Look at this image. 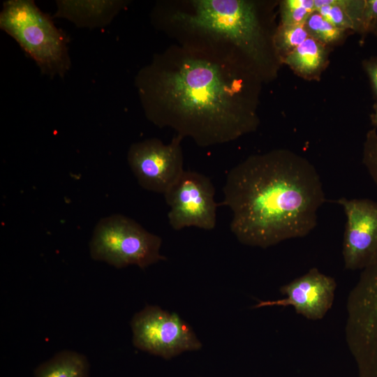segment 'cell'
<instances>
[{"mask_svg":"<svg viewBox=\"0 0 377 377\" xmlns=\"http://www.w3.org/2000/svg\"><path fill=\"white\" fill-rule=\"evenodd\" d=\"M223 191L231 232L242 244L261 248L307 235L325 201L315 167L285 149L248 157L229 171Z\"/></svg>","mask_w":377,"mask_h":377,"instance_id":"7a4b0ae2","label":"cell"},{"mask_svg":"<svg viewBox=\"0 0 377 377\" xmlns=\"http://www.w3.org/2000/svg\"><path fill=\"white\" fill-rule=\"evenodd\" d=\"M304 27L309 36L321 43L337 41L343 34V30L334 27L316 11L309 15Z\"/></svg>","mask_w":377,"mask_h":377,"instance_id":"9a60e30c","label":"cell"},{"mask_svg":"<svg viewBox=\"0 0 377 377\" xmlns=\"http://www.w3.org/2000/svg\"><path fill=\"white\" fill-rule=\"evenodd\" d=\"M346 339L358 377H377V258L349 295Z\"/></svg>","mask_w":377,"mask_h":377,"instance_id":"8992f818","label":"cell"},{"mask_svg":"<svg viewBox=\"0 0 377 377\" xmlns=\"http://www.w3.org/2000/svg\"><path fill=\"white\" fill-rule=\"evenodd\" d=\"M315 12L314 0H286L281 4L282 25L304 24Z\"/></svg>","mask_w":377,"mask_h":377,"instance_id":"2e32d148","label":"cell"},{"mask_svg":"<svg viewBox=\"0 0 377 377\" xmlns=\"http://www.w3.org/2000/svg\"><path fill=\"white\" fill-rule=\"evenodd\" d=\"M0 28L32 59L43 75L64 77L71 68L68 38L32 0H8Z\"/></svg>","mask_w":377,"mask_h":377,"instance_id":"277c9868","label":"cell"},{"mask_svg":"<svg viewBox=\"0 0 377 377\" xmlns=\"http://www.w3.org/2000/svg\"><path fill=\"white\" fill-rule=\"evenodd\" d=\"M309 37L304 24L282 25L274 38L279 50L289 53Z\"/></svg>","mask_w":377,"mask_h":377,"instance_id":"e0dca14e","label":"cell"},{"mask_svg":"<svg viewBox=\"0 0 377 377\" xmlns=\"http://www.w3.org/2000/svg\"><path fill=\"white\" fill-rule=\"evenodd\" d=\"M182 139L177 135L166 145L151 138L131 145L128 163L143 188L164 194L178 180L184 171Z\"/></svg>","mask_w":377,"mask_h":377,"instance_id":"9c48e42d","label":"cell"},{"mask_svg":"<svg viewBox=\"0 0 377 377\" xmlns=\"http://www.w3.org/2000/svg\"><path fill=\"white\" fill-rule=\"evenodd\" d=\"M127 3L119 0H57L54 17L68 20L80 28H101L109 24Z\"/></svg>","mask_w":377,"mask_h":377,"instance_id":"7c38bea8","label":"cell"},{"mask_svg":"<svg viewBox=\"0 0 377 377\" xmlns=\"http://www.w3.org/2000/svg\"><path fill=\"white\" fill-rule=\"evenodd\" d=\"M364 66L371 80L374 91L377 96V59L365 61Z\"/></svg>","mask_w":377,"mask_h":377,"instance_id":"d6986e66","label":"cell"},{"mask_svg":"<svg viewBox=\"0 0 377 377\" xmlns=\"http://www.w3.org/2000/svg\"><path fill=\"white\" fill-rule=\"evenodd\" d=\"M337 284L334 278L311 268L280 288L286 297L277 300L260 302L255 308L292 306L306 318L322 319L332 306Z\"/></svg>","mask_w":377,"mask_h":377,"instance_id":"8fae6325","label":"cell"},{"mask_svg":"<svg viewBox=\"0 0 377 377\" xmlns=\"http://www.w3.org/2000/svg\"><path fill=\"white\" fill-rule=\"evenodd\" d=\"M215 189L209 177L184 170L178 180L165 193L170 207L168 218L172 228L186 227L212 230L216 223L217 204Z\"/></svg>","mask_w":377,"mask_h":377,"instance_id":"ba28073f","label":"cell"},{"mask_svg":"<svg viewBox=\"0 0 377 377\" xmlns=\"http://www.w3.org/2000/svg\"><path fill=\"white\" fill-rule=\"evenodd\" d=\"M336 202L343 207L346 217L343 242L345 268L362 270L377 258V201L341 198Z\"/></svg>","mask_w":377,"mask_h":377,"instance_id":"30bf717a","label":"cell"},{"mask_svg":"<svg viewBox=\"0 0 377 377\" xmlns=\"http://www.w3.org/2000/svg\"><path fill=\"white\" fill-rule=\"evenodd\" d=\"M371 124L374 127L377 126V105H376L375 111L371 116Z\"/></svg>","mask_w":377,"mask_h":377,"instance_id":"ffe728a7","label":"cell"},{"mask_svg":"<svg viewBox=\"0 0 377 377\" xmlns=\"http://www.w3.org/2000/svg\"><path fill=\"white\" fill-rule=\"evenodd\" d=\"M160 237L121 214L101 219L89 243L92 259L117 268L135 265L144 269L165 258L160 253Z\"/></svg>","mask_w":377,"mask_h":377,"instance_id":"5b68a950","label":"cell"},{"mask_svg":"<svg viewBox=\"0 0 377 377\" xmlns=\"http://www.w3.org/2000/svg\"><path fill=\"white\" fill-rule=\"evenodd\" d=\"M324 60L325 51L322 43L310 36L285 57V62L288 65L304 75L319 70Z\"/></svg>","mask_w":377,"mask_h":377,"instance_id":"5bb4252c","label":"cell"},{"mask_svg":"<svg viewBox=\"0 0 377 377\" xmlns=\"http://www.w3.org/2000/svg\"><path fill=\"white\" fill-rule=\"evenodd\" d=\"M87 357L75 351L62 350L35 370L34 377H89Z\"/></svg>","mask_w":377,"mask_h":377,"instance_id":"4fadbf2b","label":"cell"},{"mask_svg":"<svg viewBox=\"0 0 377 377\" xmlns=\"http://www.w3.org/2000/svg\"><path fill=\"white\" fill-rule=\"evenodd\" d=\"M371 30H373L375 32V34L377 35V22L374 24Z\"/></svg>","mask_w":377,"mask_h":377,"instance_id":"44dd1931","label":"cell"},{"mask_svg":"<svg viewBox=\"0 0 377 377\" xmlns=\"http://www.w3.org/2000/svg\"><path fill=\"white\" fill-rule=\"evenodd\" d=\"M131 325L136 348L165 359L202 346L192 329L177 314L156 306H147L137 313Z\"/></svg>","mask_w":377,"mask_h":377,"instance_id":"52a82bcc","label":"cell"},{"mask_svg":"<svg viewBox=\"0 0 377 377\" xmlns=\"http://www.w3.org/2000/svg\"><path fill=\"white\" fill-rule=\"evenodd\" d=\"M376 22L377 0L364 1L362 32L371 30L372 27Z\"/></svg>","mask_w":377,"mask_h":377,"instance_id":"ac0fdd59","label":"cell"},{"mask_svg":"<svg viewBox=\"0 0 377 377\" xmlns=\"http://www.w3.org/2000/svg\"><path fill=\"white\" fill-rule=\"evenodd\" d=\"M191 9L176 11L172 20L189 34L223 40L258 67L269 59L255 3L244 0L192 1Z\"/></svg>","mask_w":377,"mask_h":377,"instance_id":"3957f363","label":"cell"},{"mask_svg":"<svg viewBox=\"0 0 377 377\" xmlns=\"http://www.w3.org/2000/svg\"><path fill=\"white\" fill-rule=\"evenodd\" d=\"M190 34L188 40L155 55L137 75L147 119L201 147L254 131L258 121L238 69L239 50L223 40Z\"/></svg>","mask_w":377,"mask_h":377,"instance_id":"6da1fadb","label":"cell"}]
</instances>
